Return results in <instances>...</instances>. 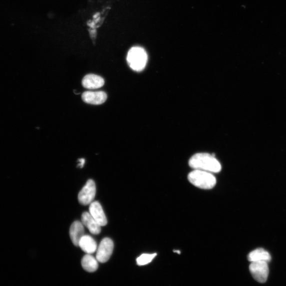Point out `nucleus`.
Segmentation results:
<instances>
[{"mask_svg":"<svg viewBox=\"0 0 286 286\" xmlns=\"http://www.w3.org/2000/svg\"><path fill=\"white\" fill-rule=\"evenodd\" d=\"M97 259L89 254H86L82 259L81 264L83 268L86 272L93 273L97 270L98 263Z\"/></svg>","mask_w":286,"mask_h":286,"instance_id":"nucleus-14","label":"nucleus"},{"mask_svg":"<svg viewBox=\"0 0 286 286\" xmlns=\"http://www.w3.org/2000/svg\"><path fill=\"white\" fill-rule=\"evenodd\" d=\"M82 223L75 221L71 225L70 236L74 245L79 246L81 239L84 236V228Z\"/></svg>","mask_w":286,"mask_h":286,"instance_id":"nucleus-10","label":"nucleus"},{"mask_svg":"<svg viewBox=\"0 0 286 286\" xmlns=\"http://www.w3.org/2000/svg\"><path fill=\"white\" fill-rule=\"evenodd\" d=\"M189 166L194 170H203L211 173H219L222 167L220 162L215 158L214 154L197 153L190 158Z\"/></svg>","mask_w":286,"mask_h":286,"instance_id":"nucleus-1","label":"nucleus"},{"mask_svg":"<svg viewBox=\"0 0 286 286\" xmlns=\"http://www.w3.org/2000/svg\"><path fill=\"white\" fill-rule=\"evenodd\" d=\"M147 54L141 47H133L128 51L127 56V63L133 70L141 72L145 68L147 62Z\"/></svg>","mask_w":286,"mask_h":286,"instance_id":"nucleus-3","label":"nucleus"},{"mask_svg":"<svg viewBox=\"0 0 286 286\" xmlns=\"http://www.w3.org/2000/svg\"><path fill=\"white\" fill-rule=\"evenodd\" d=\"M188 180L195 186L203 189L213 188L216 179L212 173L199 170H194L188 175Z\"/></svg>","mask_w":286,"mask_h":286,"instance_id":"nucleus-2","label":"nucleus"},{"mask_svg":"<svg viewBox=\"0 0 286 286\" xmlns=\"http://www.w3.org/2000/svg\"><path fill=\"white\" fill-rule=\"evenodd\" d=\"M89 213L101 227L106 226L107 224L106 215L98 202H93L90 205Z\"/></svg>","mask_w":286,"mask_h":286,"instance_id":"nucleus-8","label":"nucleus"},{"mask_svg":"<svg viewBox=\"0 0 286 286\" xmlns=\"http://www.w3.org/2000/svg\"><path fill=\"white\" fill-rule=\"evenodd\" d=\"M249 270L256 281L261 283L266 282L270 273L268 263L265 262L251 263Z\"/></svg>","mask_w":286,"mask_h":286,"instance_id":"nucleus-4","label":"nucleus"},{"mask_svg":"<svg viewBox=\"0 0 286 286\" xmlns=\"http://www.w3.org/2000/svg\"><path fill=\"white\" fill-rule=\"evenodd\" d=\"M79 247L86 254L91 255L97 249L96 242L90 236L84 235L79 242Z\"/></svg>","mask_w":286,"mask_h":286,"instance_id":"nucleus-13","label":"nucleus"},{"mask_svg":"<svg viewBox=\"0 0 286 286\" xmlns=\"http://www.w3.org/2000/svg\"><path fill=\"white\" fill-rule=\"evenodd\" d=\"M174 252L178 253L179 254L181 253L179 251H174Z\"/></svg>","mask_w":286,"mask_h":286,"instance_id":"nucleus-17","label":"nucleus"},{"mask_svg":"<svg viewBox=\"0 0 286 286\" xmlns=\"http://www.w3.org/2000/svg\"><path fill=\"white\" fill-rule=\"evenodd\" d=\"M114 242L109 238L103 239L98 248L96 255L97 261L101 263L107 262L114 250Z\"/></svg>","mask_w":286,"mask_h":286,"instance_id":"nucleus-6","label":"nucleus"},{"mask_svg":"<svg viewBox=\"0 0 286 286\" xmlns=\"http://www.w3.org/2000/svg\"><path fill=\"white\" fill-rule=\"evenodd\" d=\"M82 99L84 102L90 105H100L105 102L107 95L103 91H86L82 94Z\"/></svg>","mask_w":286,"mask_h":286,"instance_id":"nucleus-7","label":"nucleus"},{"mask_svg":"<svg viewBox=\"0 0 286 286\" xmlns=\"http://www.w3.org/2000/svg\"><path fill=\"white\" fill-rule=\"evenodd\" d=\"M84 88L87 89H97L105 84V80L99 75L90 74L85 75L82 81Z\"/></svg>","mask_w":286,"mask_h":286,"instance_id":"nucleus-9","label":"nucleus"},{"mask_svg":"<svg viewBox=\"0 0 286 286\" xmlns=\"http://www.w3.org/2000/svg\"><path fill=\"white\" fill-rule=\"evenodd\" d=\"M79 161L80 162L79 166L81 168H82L84 165L85 160L84 159H80L79 160Z\"/></svg>","mask_w":286,"mask_h":286,"instance_id":"nucleus-16","label":"nucleus"},{"mask_svg":"<svg viewBox=\"0 0 286 286\" xmlns=\"http://www.w3.org/2000/svg\"><path fill=\"white\" fill-rule=\"evenodd\" d=\"M82 223L93 235H99L101 232V227L95 221L89 212H84L82 214Z\"/></svg>","mask_w":286,"mask_h":286,"instance_id":"nucleus-11","label":"nucleus"},{"mask_svg":"<svg viewBox=\"0 0 286 286\" xmlns=\"http://www.w3.org/2000/svg\"><path fill=\"white\" fill-rule=\"evenodd\" d=\"M157 256V254H143L137 260V264L138 266H144L150 263L154 258Z\"/></svg>","mask_w":286,"mask_h":286,"instance_id":"nucleus-15","label":"nucleus"},{"mask_svg":"<svg viewBox=\"0 0 286 286\" xmlns=\"http://www.w3.org/2000/svg\"><path fill=\"white\" fill-rule=\"evenodd\" d=\"M272 257L270 253L264 249H256L250 253L248 256L249 261L251 263L265 262L270 263Z\"/></svg>","mask_w":286,"mask_h":286,"instance_id":"nucleus-12","label":"nucleus"},{"mask_svg":"<svg viewBox=\"0 0 286 286\" xmlns=\"http://www.w3.org/2000/svg\"><path fill=\"white\" fill-rule=\"evenodd\" d=\"M96 194V187L93 180L90 179L80 191L78 200L83 205H90Z\"/></svg>","mask_w":286,"mask_h":286,"instance_id":"nucleus-5","label":"nucleus"}]
</instances>
